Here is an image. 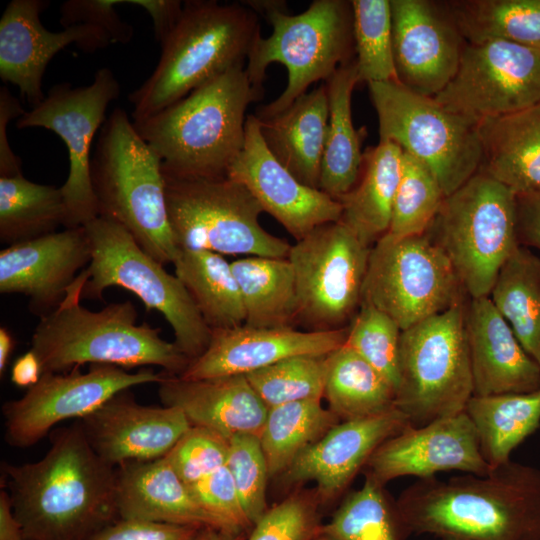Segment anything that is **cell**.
Wrapping results in <instances>:
<instances>
[{
	"instance_id": "obj_1",
	"label": "cell",
	"mask_w": 540,
	"mask_h": 540,
	"mask_svg": "<svg viewBox=\"0 0 540 540\" xmlns=\"http://www.w3.org/2000/svg\"><path fill=\"white\" fill-rule=\"evenodd\" d=\"M50 438L40 460L3 462L1 482L26 540H90L119 519L117 470L92 449L79 422Z\"/></svg>"
},
{
	"instance_id": "obj_2",
	"label": "cell",
	"mask_w": 540,
	"mask_h": 540,
	"mask_svg": "<svg viewBox=\"0 0 540 540\" xmlns=\"http://www.w3.org/2000/svg\"><path fill=\"white\" fill-rule=\"evenodd\" d=\"M395 506L403 540H540V469L510 460L485 475L418 479Z\"/></svg>"
},
{
	"instance_id": "obj_3",
	"label": "cell",
	"mask_w": 540,
	"mask_h": 540,
	"mask_svg": "<svg viewBox=\"0 0 540 540\" xmlns=\"http://www.w3.org/2000/svg\"><path fill=\"white\" fill-rule=\"evenodd\" d=\"M237 65L153 116L133 122L159 154L163 172L184 178H224L245 141L246 110L261 98Z\"/></svg>"
},
{
	"instance_id": "obj_4",
	"label": "cell",
	"mask_w": 540,
	"mask_h": 540,
	"mask_svg": "<svg viewBox=\"0 0 540 540\" xmlns=\"http://www.w3.org/2000/svg\"><path fill=\"white\" fill-rule=\"evenodd\" d=\"M86 276L82 270L60 306L40 318L31 339L42 373H63L83 364L121 368L161 367L180 376L190 363L176 343L164 340L160 329L138 325L134 304L110 303L100 311L80 305Z\"/></svg>"
},
{
	"instance_id": "obj_5",
	"label": "cell",
	"mask_w": 540,
	"mask_h": 540,
	"mask_svg": "<svg viewBox=\"0 0 540 540\" xmlns=\"http://www.w3.org/2000/svg\"><path fill=\"white\" fill-rule=\"evenodd\" d=\"M256 12L246 4L190 0L160 44L154 71L130 93L133 122L147 119L231 68L246 64L260 37Z\"/></svg>"
},
{
	"instance_id": "obj_6",
	"label": "cell",
	"mask_w": 540,
	"mask_h": 540,
	"mask_svg": "<svg viewBox=\"0 0 540 540\" xmlns=\"http://www.w3.org/2000/svg\"><path fill=\"white\" fill-rule=\"evenodd\" d=\"M90 175L99 216L122 225L161 264L173 263L180 248L169 223L162 159L121 107L102 126Z\"/></svg>"
},
{
	"instance_id": "obj_7",
	"label": "cell",
	"mask_w": 540,
	"mask_h": 540,
	"mask_svg": "<svg viewBox=\"0 0 540 540\" xmlns=\"http://www.w3.org/2000/svg\"><path fill=\"white\" fill-rule=\"evenodd\" d=\"M249 3L246 5L262 12L273 28L269 37L256 40L248 55L245 69L250 82L263 90L266 69L275 62L288 71L286 88L257 110V118L283 112L311 84L328 80L340 66L352 62L355 50L351 1L314 0L297 15L285 11L284 1Z\"/></svg>"
},
{
	"instance_id": "obj_8",
	"label": "cell",
	"mask_w": 540,
	"mask_h": 540,
	"mask_svg": "<svg viewBox=\"0 0 540 540\" xmlns=\"http://www.w3.org/2000/svg\"><path fill=\"white\" fill-rule=\"evenodd\" d=\"M91 245V261L81 298H102L117 286L135 294L146 306L163 315L175 343L190 362L208 347L212 330L176 275L145 252L134 237L116 221L96 217L85 225Z\"/></svg>"
},
{
	"instance_id": "obj_9",
	"label": "cell",
	"mask_w": 540,
	"mask_h": 540,
	"mask_svg": "<svg viewBox=\"0 0 540 540\" xmlns=\"http://www.w3.org/2000/svg\"><path fill=\"white\" fill-rule=\"evenodd\" d=\"M470 298L489 296L517 243V196L478 171L444 198L429 230Z\"/></svg>"
},
{
	"instance_id": "obj_10",
	"label": "cell",
	"mask_w": 540,
	"mask_h": 540,
	"mask_svg": "<svg viewBox=\"0 0 540 540\" xmlns=\"http://www.w3.org/2000/svg\"><path fill=\"white\" fill-rule=\"evenodd\" d=\"M379 121L380 141L397 144L425 165L445 197L480 169L479 122L397 81L368 84Z\"/></svg>"
},
{
	"instance_id": "obj_11",
	"label": "cell",
	"mask_w": 540,
	"mask_h": 540,
	"mask_svg": "<svg viewBox=\"0 0 540 540\" xmlns=\"http://www.w3.org/2000/svg\"><path fill=\"white\" fill-rule=\"evenodd\" d=\"M473 395L462 302L401 331L395 406L411 425L464 412Z\"/></svg>"
},
{
	"instance_id": "obj_12",
	"label": "cell",
	"mask_w": 540,
	"mask_h": 540,
	"mask_svg": "<svg viewBox=\"0 0 540 540\" xmlns=\"http://www.w3.org/2000/svg\"><path fill=\"white\" fill-rule=\"evenodd\" d=\"M163 174L169 223L180 249L288 258L291 245L260 225L264 210L245 186L228 177Z\"/></svg>"
},
{
	"instance_id": "obj_13",
	"label": "cell",
	"mask_w": 540,
	"mask_h": 540,
	"mask_svg": "<svg viewBox=\"0 0 540 540\" xmlns=\"http://www.w3.org/2000/svg\"><path fill=\"white\" fill-rule=\"evenodd\" d=\"M461 290L449 258L429 235L386 233L371 246L361 303L403 331L461 302Z\"/></svg>"
},
{
	"instance_id": "obj_14",
	"label": "cell",
	"mask_w": 540,
	"mask_h": 540,
	"mask_svg": "<svg viewBox=\"0 0 540 540\" xmlns=\"http://www.w3.org/2000/svg\"><path fill=\"white\" fill-rule=\"evenodd\" d=\"M370 250L341 221L321 225L291 245L296 322L308 331L346 328L361 304Z\"/></svg>"
},
{
	"instance_id": "obj_15",
	"label": "cell",
	"mask_w": 540,
	"mask_h": 540,
	"mask_svg": "<svg viewBox=\"0 0 540 540\" xmlns=\"http://www.w3.org/2000/svg\"><path fill=\"white\" fill-rule=\"evenodd\" d=\"M119 94L116 76L104 67L87 86L54 85L39 104L17 119V128L51 130L67 147L69 171L61 186L68 213L66 228L85 226L99 216L90 175L91 148L96 132L106 121L109 104Z\"/></svg>"
},
{
	"instance_id": "obj_16",
	"label": "cell",
	"mask_w": 540,
	"mask_h": 540,
	"mask_svg": "<svg viewBox=\"0 0 540 540\" xmlns=\"http://www.w3.org/2000/svg\"><path fill=\"white\" fill-rule=\"evenodd\" d=\"M165 372L142 368L135 373L107 364H91L87 372H44L18 399L2 406L5 440L15 448L39 442L52 427L67 419L79 420L97 410L114 395L147 383H161Z\"/></svg>"
},
{
	"instance_id": "obj_17",
	"label": "cell",
	"mask_w": 540,
	"mask_h": 540,
	"mask_svg": "<svg viewBox=\"0 0 540 540\" xmlns=\"http://www.w3.org/2000/svg\"><path fill=\"white\" fill-rule=\"evenodd\" d=\"M480 122L540 103V50L492 40L464 48L450 82L433 97Z\"/></svg>"
},
{
	"instance_id": "obj_18",
	"label": "cell",
	"mask_w": 540,
	"mask_h": 540,
	"mask_svg": "<svg viewBox=\"0 0 540 540\" xmlns=\"http://www.w3.org/2000/svg\"><path fill=\"white\" fill-rule=\"evenodd\" d=\"M227 177L245 186L264 212L273 216L296 241L321 225L341 219L339 201L300 182L274 157L255 115L247 116L244 145Z\"/></svg>"
},
{
	"instance_id": "obj_19",
	"label": "cell",
	"mask_w": 540,
	"mask_h": 540,
	"mask_svg": "<svg viewBox=\"0 0 540 540\" xmlns=\"http://www.w3.org/2000/svg\"><path fill=\"white\" fill-rule=\"evenodd\" d=\"M365 468V476L384 486L402 476L424 479L452 470L485 475L492 467L485 461L473 423L464 411L422 426L409 425L384 441Z\"/></svg>"
},
{
	"instance_id": "obj_20",
	"label": "cell",
	"mask_w": 540,
	"mask_h": 540,
	"mask_svg": "<svg viewBox=\"0 0 540 540\" xmlns=\"http://www.w3.org/2000/svg\"><path fill=\"white\" fill-rule=\"evenodd\" d=\"M398 82L435 97L455 75L467 42L438 2L390 0Z\"/></svg>"
},
{
	"instance_id": "obj_21",
	"label": "cell",
	"mask_w": 540,
	"mask_h": 540,
	"mask_svg": "<svg viewBox=\"0 0 540 540\" xmlns=\"http://www.w3.org/2000/svg\"><path fill=\"white\" fill-rule=\"evenodd\" d=\"M48 4L45 0H12L0 19V78L17 86L32 107L45 98L43 76L58 52L71 44L86 52L114 44L106 32L87 24L59 32L47 30L40 13Z\"/></svg>"
},
{
	"instance_id": "obj_22",
	"label": "cell",
	"mask_w": 540,
	"mask_h": 540,
	"mask_svg": "<svg viewBox=\"0 0 540 540\" xmlns=\"http://www.w3.org/2000/svg\"><path fill=\"white\" fill-rule=\"evenodd\" d=\"M90 261L85 226L6 246L0 252V292L24 295L30 312L45 317L60 306Z\"/></svg>"
},
{
	"instance_id": "obj_23",
	"label": "cell",
	"mask_w": 540,
	"mask_h": 540,
	"mask_svg": "<svg viewBox=\"0 0 540 540\" xmlns=\"http://www.w3.org/2000/svg\"><path fill=\"white\" fill-rule=\"evenodd\" d=\"M129 390L79 420L92 449L115 468L166 456L192 427L180 408L139 404Z\"/></svg>"
},
{
	"instance_id": "obj_24",
	"label": "cell",
	"mask_w": 540,
	"mask_h": 540,
	"mask_svg": "<svg viewBox=\"0 0 540 540\" xmlns=\"http://www.w3.org/2000/svg\"><path fill=\"white\" fill-rule=\"evenodd\" d=\"M348 327L330 331H300L288 327H238L213 330L207 349L178 376L202 380L247 375L299 355L326 356L343 346Z\"/></svg>"
},
{
	"instance_id": "obj_25",
	"label": "cell",
	"mask_w": 540,
	"mask_h": 540,
	"mask_svg": "<svg viewBox=\"0 0 540 540\" xmlns=\"http://www.w3.org/2000/svg\"><path fill=\"white\" fill-rule=\"evenodd\" d=\"M411 425L396 407L384 413L342 421L305 449L281 475L284 485L316 484L321 504L335 500L387 439Z\"/></svg>"
},
{
	"instance_id": "obj_26",
	"label": "cell",
	"mask_w": 540,
	"mask_h": 540,
	"mask_svg": "<svg viewBox=\"0 0 540 540\" xmlns=\"http://www.w3.org/2000/svg\"><path fill=\"white\" fill-rule=\"evenodd\" d=\"M474 395L526 393L540 388V365L529 356L489 296L465 307Z\"/></svg>"
},
{
	"instance_id": "obj_27",
	"label": "cell",
	"mask_w": 540,
	"mask_h": 540,
	"mask_svg": "<svg viewBox=\"0 0 540 540\" xmlns=\"http://www.w3.org/2000/svg\"><path fill=\"white\" fill-rule=\"evenodd\" d=\"M158 394L163 405L180 408L192 426L226 439L237 434L259 436L268 412L245 375L185 380L166 373Z\"/></svg>"
},
{
	"instance_id": "obj_28",
	"label": "cell",
	"mask_w": 540,
	"mask_h": 540,
	"mask_svg": "<svg viewBox=\"0 0 540 540\" xmlns=\"http://www.w3.org/2000/svg\"><path fill=\"white\" fill-rule=\"evenodd\" d=\"M116 470L119 518L211 527L235 533L198 503L167 455L125 463Z\"/></svg>"
},
{
	"instance_id": "obj_29",
	"label": "cell",
	"mask_w": 540,
	"mask_h": 540,
	"mask_svg": "<svg viewBox=\"0 0 540 540\" xmlns=\"http://www.w3.org/2000/svg\"><path fill=\"white\" fill-rule=\"evenodd\" d=\"M257 119L274 157L300 182L319 189L329 119L326 83L302 94L283 112Z\"/></svg>"
},
{
	"instance_id": "obj_30",
	"label": "cell",
	"mask_w": 540,
	"mask_h": 540,
	"mask_svg": "<svg viewBox=\"0 0 540 540\" xmlns=\"http://www.w3.org/2000/svg\"><path fill=\"white\" fill-rule=\"evenodd\" d=\"M482 171L516 196L540 193V103L479 122Z\"/></svg>"
},
{
	"instance_id": "obj_31",
	"label": "cell",
	"mask_w": 540,
	"mask_h": 540,
	"mask_svg": "<svg viewBox=\"0 0 540 540\" xmlns=\"http://www.w3.org/2000/svg\"><path fill=\"white\" fill-rule=\"evenodd\" d=\"M402 149L380 141L363 154V164L355 187L338 201L340 221L367 246L373 245L390 226L392 207L400 182Z\"/></svg>"
},
{
	"instance_id": "obj_32",
	"label": "cell",
	"mask_w": 540,
	"mask_h": 540,
	"mask_svg": "<svg viewBox=\"0 0 540 540\" xmlns=\"http://www.w3.org/2000/svg\"><path fill=\"white\" fill-rule=\"evenodd\" d=\"M359 83L355 60L340 66L326 80L329 119L319 189L339 200L357 184L362 164L360 132L354 128L351 97Z\"/></svg>"
},
{
	"instance_id": "obj_33",
	"label": "cell",
	"mask_w": 540,
	"mask_h": 540,
	"mask_svg": "<svg viewBox=\"0 0 540 540\" xmlns=\"http://www.w3.org/2000/svg\"><path fill=\"white\" fill-rule=\"evenodd\" d=\"M207 326L213 330L245 324V309L231 262L223 255L179 249L172 263Z\"/></svg>"
},
{
	"instance_id": "obj_34",
	"label": "cell",
	"mask_w": 540,
	"mask_h": 540,
	"mask_svg": "<svg viewBox=\"0 0 540 540\" xmlns=\"http://www.w3.org/2000/svg\"><path fill=\"white\" fill-rule=\"evenodd\" d=\"M490 467L510 461L512 451L540 424V388L526 393L473 395L465 408Z\"/></svg>"
},
{
	"instance_id": "obj_35",
	"label": "cell",
	"mask_w": 540,
	"mask_h": 540,
	"mask_svg": "<svg viewBox=\"0 0 540 540\" xmlns=\"http://www.w3.org/2000/svg\"><path fill=\"white\" fill-rule=\"evenodd\" d=\"M245 309V324L288 327L296 322L295 278L288 258L247 256L231 262Z\"/></svg>"
},
{
	"instance_id": "obj_36",
	"label": "cell",
	"mask_w": 540,
	"mask_h": 540,
	"mask_svg": "<svg viewBox=\"0 0 540 540\" xmlns=\"http://www.w3.org/2000/svg\"><path fill=\"white\" fill-rule=\"evenodd\" d=\"M438 3L469 44L502 40L540 50V0Z\"/></svg>"
},
{
	"instance_id": "obj_37",
	"label": "cell",
	"mask_w": 540,
	"mask_h": 540,
	"mask_svg": "<svg viewBox=\"0 0 540 540\" xmlns=\"http://www.w3.org/2000/svg\"><path fill=\"white\" fill-rule=\"evenodd\" d=\"M323 397L342 421L395 408V391L365 359L345 344L327 355Z\"/></svg>"
},
{
	"instance_id": "obj_38",
	"label": "cell",
	"mask_w": 540,
	"mask_h": 540,
	"mask_svg": "<svg viewBox=\"0 0 540 540\" xmlns=\"http://www.w3.org/2000/svg\"><path fill=\"white\" fill-rule=\"evenodd\" d=\"M61 187L26 179L22 172L0 176V241L7 246L33 240L67 226Z\"/></svg>"
},
{
	"instance_id": "obj_39",
	"label": "cell",
	"mask_w": 540,
	"mask_h": 540,
	"mask_svg": "<svg viewBox=\"0 0 540 540\" xmlns=\"http://www.w3.org/2000/svg\"><path fill=\"white\" fill-rule=\"evenodd\" d=\"M489 298L540 365V258L518 246L501 267Z\"/></svg>"
},
{
	"instance_id": "obj_40",
	"label": "cell",
	"mask_w": 540,
	"mask_h": 540,
	"mask_svg": "<svg viewBox=\"0 0 540 540\" xmlns=\"http://www.w3.org/2000/svg\"><path fill=\"white\" fill-rule=\"evenodd\" d=\"M341 420L321 400L268 409L259 435L270 478L281 476L296 458Z\"/></svg>"
},
{
	"instance_id": "obj_41",
	"label": "cell",
	"mask_w": 540,
	"mask_h": 540,
	"mask_svg": "<svg viewBox=\"0 0 540 540\" xmlns=\"http://www.w3.org/2000/svg\"><path fill=\"white\" fill-rule=\"evenodd\" d=\"M369 476L351 492L320 532L335 540H403L395 501Z\"/></svg>"
},
{
	"instance_id": "obj_42",
	"label": "cell",
	"mask_w": 540,
	"mask_h": 540,
	"mask_svg": "<svg viewBox=\"0 0 540 540\" xmlns=\"http://www.w3.org/2000/svg\"><path fill=\"white\" fill-rule=\"evenodd\" d=\"M351 6L359 82H398L390 0H353Z\"/></svg>"
},
{
	"instance_id": "obj_43",
	"label": "cell",
	"mask_w": 540,
	"mask_h": 540,
	"mask_svg": "<svg viewBox=\"0 0 540 540\" xmlns=\"http://www.w3.org/2000/svg\"><path fill=\"white\" fill-rule=\"evenodd\" d=\"M444 198L431 171L403 152L401 177L387 234L398 238L425 234L436 218Z\"/></svg>"
},
{
	"instance_id": "obj_44",
	"label": "cell",
	"mask_w": 540,
	"mask_h": 540,
	"mask_svg": "<svg viewBox=\"0 0 540 540\" xmlns=\"http://www.w3.org/2000/svg\"><path fill=\"white\" fill-rule=\"evenodd\" d=\"M326 358L327 355L293 356L245 376L268 409L291 402L321 400Z\"/></svg>"
},
{
	"instance_id": "obj_45",
	"label": "cell",
	"mask_w": 540,
	"mask_h": 540,
	"mask_svg": "<svg viewBox=\"0 0 540 540\" xmlns=\"http://www.w3.org/2000/svg\"><path fill=\"white\" fill-rule=\"evenodd\" d=\"M401 329L385 313L361 303L348 326L345 345L374 367L396 390Z\"/></svg>"
},
{
	"instance_id": "obj_46",
	"label": "cell",
	"mask_w": 540,
	"mask_h": 540,
	"mask_svg": "<svg viewBox=\"0 0 540 540\" xmlns=\"http://www.w3.org/2000/svg\"><path fill=\"white\" fill-rule=\"evenodd\" d=\"M228 440L226 466L233 478L242 507L254 524L268 510L267 482L270 478L259 436L237 434Z\"/></svg>"
},
{
	"instance_id": "obj_47",
	"label": "cell",
	"mask_w": 540,
	"mask_h": 540,
	"mask_svg": "<svg viewBox=\"0 0 540 540\" xmlns=\"http://www.w3.org/2000/svg\"><path fill=\"white\" fill-rule=\"evenodd\" d=\"M320 501L311 491H299L268 508L245 540H312L322 526Z\"/></svg>"
},
{
	"instance_id": "obj_48",
	"label": "cell",
	"mask_w": 540,
	"mask_h": 540,
	"mask_svg": "<svg viewBox=\"0 0 540 540\" xmlns=\"http://www.w3.org/2000/svg\"><path fill=\"white\" fill-rule=\"evenodd\" d=\"M228 440L209 429L192 426L167 454L187 487L226 465Z\"/></svg>"
},
{
	"instance_id": "obj_49",
	"label": "cell",
	"mask_w": 540,
	"mask_h": 540,
	"mask_svg": "<svg viewBox=\"0 0 540 540\" xmlns=\"http://www.w3.org/2000/svg\"><path fill=\"white\" fill-rule=\"evenodd\" d=\"M125 3L123 0H69L60 8V23L64 28L91 25L106 32L114 44H126L133 37V28L122 21L115 10L117 5Z\"/></svg>"
},
{
	"instance_id": "obj_50",
	"label": "cell",
	"mask_w": 540,
	"mask_h": 540,
	"mask_svg": "<svg viewBox=\"0 0 540 540\" xmlns=\"http://www.w3.org/2000/svg\"><path fill=\"white\" fill-rule=\"evenodd\" d=\"M201 529L194 526L119 518L90 540H196Z\"/></svg>"
},
{
	"instance_id": "obj_51",
	"label": "cell",
	"mask_w": 540,
	"mask_h": 540,
	"mask_svg": "<svg viewBox=\"0 0 540 540\" xmlns=\"http://www.w3.org/2000/svg\"><path fill=\"white\" fill-rule=\"evenodd\" d=\"M26 111L20 101L5 86L0 88V176L21 173V160L8 143L7 126L14 118H20Z\"/></svg>"
},
{
	"instance_id": "obj_52",
	"label": "cell",
	"mask_w": 540,
	"mask_h": 540,
	"mask_svg": "<svg viewBox=\"0 0 540 540\" xmlns=\"http://www.w3.org/2000/svg\"><path fill=\"white\" fill-rule=\"evenodd\" d=\"M126 3L137 5L150 15L155 38L160 44L175 26L184 4L178 0H129Z\"/></svg>"
},
{
	"instance_id": "obj_53",
	"label": "cell",
	"mask_w": 540,
	"mask_h": 540,
	"mask_svg": "<svg viewBox=\"0 0 540 540\" xmlns=\"http://www.w3.org/2000/svg\"><path fill=\"white\" fill-rule=\"evenodd\" d=\"M518 228L540 248V193L517 196Z\"/></svg>"
},
{
	"instance_id": "obj_54",
	"label": "cell",
	"mask_w": 540,
	"mask_h": 540,
	"mask_svg": "<svg viewBox=\"0 0 540 540\" xmlns=\"http://www.w3.org/2000/svg\"><path fill=\"white\" fill-rule=\"evenodd\" d=\"M42 375V367L37 355L30 349L19 356L11 369V381L18 387L30 388Z\"/></svg>"
},
{
	"instance_id": "obj_55",
	"label": "cell",
	"mask_w": 540,
	"mask_h": 540,
	"mask_svg": "<svg viewBox=\"0 0 540 540\" xmlns=\"http://www.w3.org/2000/svg\"><path fill=\"white\" fill-rule=\"evenodd\" d=\"M0 540H26L6 489L0 491Z\"/></svg>"
},
{
	"instance_id": "obj_56",
	"label": "cell",
	"mask_w": 540,
	"mask_h": 540,
	"mask_svg": "<svg viewBox=\"0 0 540 540\" xmlns=\"http://www.w3.org/2000/svg\"><path fill=\"white\" fill-rule=\"evenodd\" d=\"M15 347L12 333L5 327H0V374L6 369L11 353Z\"/></svg>"
},
{
	"instance_id": "obj_57",
	"label": "cell",
	"mask_w": 540,
	"mask_h": 540,
	"mask_svg": "<svg viewBox=\"0 0 540 540\" xmlns=\"http://www.w3.org/2000/svg\"><path fill=\"white\" fill-rule=\"evenodd\" d=\"M247 533H229L211 527L202 528L196 540H245Z\"/></svg>"
},
{
	"instance_id": "obj_58",
	"label": "cell",
	"mask_w": 540,
	"mask_h": 540,
	"mask_svg": "<svg viewBox=\"0 0 540 540\" xmlns=\"http://www.w3.org/2000/svg\"><path fill=\"white\" fill-rule=\"evenodd\" d=\"M312 540H335L334 538L326 535V534H323V533H319L315 538H313Z\"/></svg>"
}]
</instances>
